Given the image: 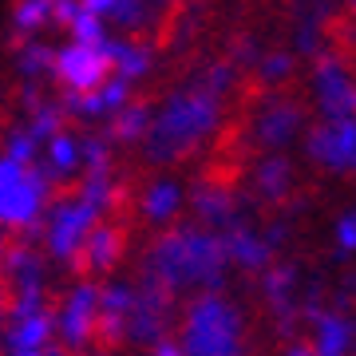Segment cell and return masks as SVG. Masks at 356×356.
<instances>
[{
  "label": "cell",
  "instance_id": "1",
  "mask_svg": "<svg viewBox=\"0 0 356 356\" xmlns=\"http://www.w3.org/2000/svg\"><path fill=\"white\" fill-rule=\"evenodd\" d=\"M147 277H154L166 293H182L191 289L198 293H222L229 277V261L226 250H222V238L214 229L202 226H175L163 229L154 245L147 250V266H143Z\"/></svg>",
  "mask_w": 356,
  "mask_h": 356
},
{
  "label": "cell",
  "instance_id": "2",
  "mask_svg": "<svg viewBox=\"0 0 356 356\" xmlns=\"http://www.w3.org/2000/svg\"><path fill=\"white\" fill-rule=\"evenodd\" d=\"M222 127V99L194 79L186 88L170 91L159 107H151V131L143 139L147 159L159 166H170L186 159L194 147H202Z\"/></svg>",
  "mask_w": 356,
  "mask_h": 356
},
{
  "label": "cell",
  "instance_id": "3",
  "mask_svg": "<svg viewBox=\"0 0 356 356\" xmlns=\"http://www.w3.org/2000/svg\"><path fill=\"white\" fill-rule=\"evenodd\" d=\"M178 348L186 356H245V317L226 293H198L182 309Z\"/></svg>",
  "mask_w": 356,
  "mask_h": 356
},
{
  "label": "cell",
  "instance_id": "4",
  "mask_svg": "<svg viewBox=\"0 0 356 356\" xmlns=\"http://www.w3.org/2000/svg\"><path fill=\"white\" fill-rule=\"evenodd\" d=\"M51 198V178L36 166H20L0 154V234H24L32 245Z\"/></svg>",
  "mask_w": 356,
  "mask_h": 356
},
{
  "label": "cell",
  "instance_id": "5",
  "mask_svg": "<svg viewBox=\"0 0 356 356\" xmlns=\"http://www.w3.org/2000/svg\"><path fill=\"white\" fill-rule=\"evenodd\" d=\"M103 222V214L95 206H88L79 194H64L44 210V222H40V238H44V250H48L51 261H64L72 266L79 254V245L88 242V234Z\"/></svg>",
  "mask_w": 356,
  "mask_h": 356
},
{
  "label": "cell",
  "instance_id": "6",
  "mask_svg": "<svg viewBox=\"0 0 356 356\" xmlns=\"http://www.w3.org/2000/svg\"><path fill=\"white\" fill-rule=\"evenodd\" d=\"M56 321V341L79 353L95 341V325H99V285L95 281H76L64 293V301L51 309Z\"/></svg>",
  "mask_w": 356,
  "mask_h": 356
},
{
  "label": "cell",
  "instance_id": "7",
  "mask_svg": "<svg viewBox=\"0 0 356 356\" xmlns=\"http://www.w3.org/2000/svg\"><path fill=\"white\" fill-rule=\"evenodd\" d=\"M305 159L329 175L356 178V119H321L305 131Z\"/></svg>",
  "mask_w": 356,
  "mask_h": 356
},
{
  "label": "cell",
  "instance_id": "8",
  "mask_svg": "<svg viewBox=\"0 0 356 356\" xmlns=\"http://www.w3.org/2000/svg\"><path fill=\"white\" fill-rule=\"evenodd\" d=\"M170 313H175V293H166L154 277L139 273V281H135V309L127 317V341L143 344V348L166 341Z\"/></svg>",
  "mask_w": 356,
  "mask_h": 356
},
{
  "label": "cell",
  "instance_id": "9",
  "mask_svg": "<svg viewBox=\"0 0 356 356\" xmlns=\"http://www.w3.org/2000/svg\"><path fill=\"white\" fill-rule=\"evenodd\" d=\"M51 76L56 83L67 91V95H88L111 76V56H107V40L103 44H64L56 48V60H51Z\"/></svg>",
  "mask_w": 356,
  "mask_h": 356
},
{
  "label": "cell",
  "instance_id": "10",
  "mask_svg": "<svg viewBox=\"0 0 356 356\" xmlns=\"http://www.w3.org/2000/svg\"><path fill=\"white\" fill-rule=\"evenodd\" d=\"M313 99L321 119H356V79L337 51L313 60Z\"/></svg>",
  "mask_w": 356,
  "mask_h": 356
},
{
  "label": "cell",
  "instance_id": "11",
  "mask_svg": "<svg viewBox=\"0 0 356 356\" xmlns=\"http://www.w3.org/2000/svg\"><path fill=\"white\" fill-rule=\"evenodd\" d=\"M305 135V107L289 95H266L254 111V143L266 154H285L293 139Z\"/></svg>",
  "mask_w": 356,
  "mask_h": 356
},
{
  "label": "cell",
  "instance_id": "12",
  "mask_svg": "<svg viewBox=\"0 0 356 356\" xmlns=\"http://www.w3.org/2000/svg\"><path fill=\"white\" fill-rule=\"evenodd\" d=\"M218 238H222L226 261L238 266L242 273H266V269L273 266V250L266 245L261 229H257L250 218H238V222H234L229 229H222Z\"/></svg>",
  "mask_w": 356,
  "mask_h": 356
},
{
  "label": "cell",
  "instance_id": "13",
  "mask_svg": "<svg viewBox=\"0 0 356 356\" xmlns=\"http://www.w3.org/2000/svg\"><path fill=\"white\" fill-rule=\"evenodd\" d=\"M191 210H194V226L202 229H214V234H222V229H229L242 214V206H238V194L229 191V186H222V182H198L191 191Z\"/></svg>",
  "mask_w": 356,
  "mask_h": 356
},
{
  "label": "cell",
  "instance_id": "14",
  "mask_svg": "<svg viewBox=\"0 0 356 356\" xmlns=\"http://www.w3.org/2000/svg\"><path fill=\"white\" fill-rule=\"evenodd\" d=\"M297 281H301V273H297L293 261H273L261 273V293H266V305L281 332H293L297 329V317H301L297 313Z\"/></svg>",
  "mask_w": 356,
  "mask_h": 356
},
{
  "label": "cell",
  "instance_id": "15",
  "mask_svg": "<svg viewBox=\"0 0 356 356\" xmlns=\"http://www.w3.org/2000/svg\"><path fill=\"white\" fill-rule=\"evenodd\" d=\"M123 254H127V234L119 226H111V222H99V226L88 234V242L79 245L72 269L99 277V273H111V269L123 261Z\"/></svg>",
  "mask_w": 356,
  "mask_h": 356
},
{
  "label": "cell",
  "instance_id": "16",
  "mask_svg": "<svg viewBox=\"0 0 356 356\" xmlns=\"http://www.w3.org/2000/svg\"><path fill=\"white\" fill-rule=\"evenodd\" d=\"M131 309H135V285L131 281H107V285H99V325H95V337L107 344V353H111L115 344L127 341Z\"/></svg>",
  "mask_w": 356,
  "mask_h": 356
},
{
  "label": "cell",
  "instance_id": "17",
  "mask_svg": "<svg viewBox=\"0 0 356 356\" xmlns=\"http://www.w3.org/2000/svg\"><path fill=\"white\" fill-rule=\"evenodd\" d=\"M309 348L317 356H353L356 348V325L353 317H344L337 309L321 305L317 313H309Z\"/></svg>",
  "mask_w": 356,
  "mask_h": 356
},
{
  "label": "cell",
  "instance_id": "18",
  "mask_svg": "<svg viewBox=\"0 0 356 356\" xmlns=\"http://www.w3.org/2000/svg\"><path fill=\"white\" fill-rule=\"evenodd\" d=\"M182 206H186V186L170 175L147 182L143 194H139V214H143V222H151L154 229L175 226V218L182 214Z\"/></svg>",
  "mask_w": 356,
  "mask_h": 356
},
{
  "label": "cell",
  "instance_id": "19",
  "mask_svg": "<svg viewBox=\"0 0 356 356\" xmlns=\"http://www.w3.org/2000/svg\"><path fill=\"white\" fill-rule=\"evenodd\" d=\"M4 348L8 353H48V344L56 341V321H51V309H40V313H28V317L4 321Z\"/></svg>",
  "mask_w": 356,
  "mask_h": 356
},
{
  "label": "cell",
  "instance_id": "20",
  "mask_svg": "<svg viewBox=\"0 0 356 356\" xmlns=\"http://www.w3.org/2000/svg\"><path fill=\"white\" fill-rule=\"evenodd\" d=\"M0 269H4V277L13 281V293L16 289H48V261L36 254V245H28V242L8 245Z\"/></svg>",
  "mask_w": 356,
  "mask_h": 356
},
{
  "label": "cell",
  "instance_id": "21",
  "mask_svg": "<svg viewBox=\"0 0 356 356\" xmlns=\"http://www.w3.org/2000/svg\"><path fill=\"white\" fill-rule=\"evenodd\" d=\"M254 191L261 202L269 206H281L289 202V191H293V163L289 154H261L254 163Z\"/></svg>",
  "mask_w": 356,
  "mask_h": 356
},
{
  "label": "cell",
  "instance_id": "22",
  "mask_svg": "<svg viewBox=\"0 0 356 356\" xmlns=\"http://www.w3.org/2000/svg\"><path fill=\"white\" fill-rule=\"evenodd\" d=\"M107 56H111V76L139 83L151 76L154 67V48L147 40H111L107 36Z\"/></svg>",
  "mask_w": 356,
  "mask_h": 356
},
{
  "label": "cell",
  "instance_id": "23",
  "mask_svg": "<svg viewBox=\"0 0 356 356\" xmlns=\"http://www.w3.org/2000/svg\"><path fill=\"white\" fill-rule=\"evenodd\" d=\"M40 170L51 178V186L76 175L79 170V135H72L67 127L60 131V135H51V139L44 143V166H40Z\"/></svg>",
  "mask_w": 356,
  "mask_h": 356
},
{
  "label": "cell",
  "instance_id": "24",
  "mask_svg": "<svg viewBox=\"0 0 356 356\" xmlns=\"http://www.w3.org/2000/svg\"><path fill=\"white\" fill-rule=\"evenodd\" d=\"M147 131H151V107L139 99H131L123 111H115L107 119V143H123V147H135V143L147 139Z\"/></svg>",
  "mask_w": 356,
  "mask_h": 356
},
{
  "label": "cell",
  "instance_id": "25",
  "mask_svg": "<svg viewBox=\"0 0 356 356\" xmlns=\"http://www.w3.org/2000/svg\"><path fill=\"white\" fill-rule=\"evenodd\" d=\"M51 60H56V48L44 44V40H20V48H16V72L32 88L44 76H51Z\"/></svg>",
  "mask_w": 356,
  "mask_h": 356
},
{
  "label": "cell",
  "instance_id": "26",
  "mask_svg": "<svg viewBox=\"0 0 356 356\" xmlns=\"http://www.w3.org/2000/svg\"><path fill=\"white\" fill-rule=\"evenodd\" d=\"M8 24L20 40H36L51 24V0H16L13 13H8Z\"/></svg>",
  "mask_w": 356,
  "mask_h": 356
},
{
  "label": "cell",
  "instance_id": "27",
  "mask_svg": "<svg viewBox=\"0 0 356 356\" xmlns=\"http://www.w3.org/2000/svg\"><path fill=\"white\" fill-rule=\"evenodd\" d=\"M79 198L88 206H95L99 214H107V210H115L119 206V182H115L111 170H99V175H83L79 178Z\"/></svg>",
  "mask_w": 356,
  "mask_h": 356
},
{
  "label": "cell",
  "instance_id": "28",
  "mask_svg": "<svg viewBox=\"0 0 356 356\" xmlns=\"http://www.w3.org/2000/svg\"><path fill=\"white\" fill-rule=\"evenodd\" d=\"M64 107H60V103H48V99H40V103H32V107H28V135H32V139L40 143V147H44V143L51 139V135H60V131H64Z\"/></svg>",
  "mask_w": 356,
  "mask_h": 356
},
{
  "label": "cell",
  "instance_id": "29",
  "mask_svg": "<svg viewBox=\"0 0 356 356\" xmlns=\"http://www.w3.org/2000/svg\"><path fill=\"white\" fill-rule=\"evenodd\" d=\"M0 154H4V159H13V163H20V166H36L40 143L28 135L24 123H16V127H8L4 135H0Z\"/></svg>",
  "mask_w": 356,
  "mask_h": 356
},
{
  "label": "cell",
  "instance_id": "30",
  "mask_svg": "<svg viewBox=\"0 0 356 356\" xmlns=\"http://www.w3.org/2000/svg\"><path fill=\"white\" fill-rule=\"evenodd\" d=\"M67 36H72V44H103L107 40V20H99V16H91L83 4H76V13L67 16Z\"/></svg>",
  "mask_w": 356,
  "mask_h": 356
},
{
  "label": "cell",
  "instance_id": "31",
  "mask_svg": "<svg viewBox=\"0 0 356 356\" xmlns=\"http://www.w3.org/2000/svg\"><path fill=\"white\" fill-rule=\"evenodd\" d=\"M293 67H297V56H293V51H266L254 64V76H257V83H266V88H281V83L293 76Z\"/></svg>",
  "mask_w": 356,
  "mask_h": 356
},
{
  "label": "cell",
  "instance_id": "32",
  "mask_svg": "<svg viewBox=\"0 0 356 356\" xmlns=\"http://www.w3.org/2000/svg\"><path fill=\"white\" fill-rule=\"evenodd\" d=\"M79 170H83V175L111 170V143L103 139V135H88V139H79Z\"/></svg>",
  "mask_w": 356,
  "mask_h": 356
},
{
  "label": "cell",
  "instance_id": "33",
  "mask_svg": "<svg viewBox=\"0 0 356 356\" xmlns=\"http://www.w3.org/2000/svg\"><path fill=\"white\" fill-rule=\"evenodd\" d=\"M95 95H99V103H103V111H107V119H111L115 111H123L131 103V83L127 79H119V76H107L95 88Z\"/></svg>",
  "mask_w": 356,
  "mask_h": 356
},
{
  "label": "cell",
  "instance_id": "34",
  "mask_svg": "<svg viewBox=\"0 0 356 356\" xmlns=\"http://www.w3.org/2000/svg\"><path fill=\"white\" fill-rule=\"evenodd\" d=\"M198 83H202L210 95H218V99H222V95L238 83V67L229 64V60H218V64H210L202 76H198Z\"/></svg>",
  "mask_w": 356,
  "mask_h": 356
},
{
  "label": "cell",
  "instance_id": "35",
  "mask_svg": "<svg viewBox=\"0 0 356 356\" xmlns=\"http://www.w3.org/2000/svg\"><path fill=\"white\" fill-rule=\"evenodd\" d=\"M332 238H337V254H341V257H353L356 254V206H353V210H344V214L337 218Z\"/></svg>",
  "mask_w": 356,
  "mask_h": 356
},
{
  "label": "cell",
  "instance_id": "36",
  "mask_svg": "<svg viewBox=\"0 0 356 356\" xmlns=\"http://www.w3.org/2000/svg\"><path fill=\"white\" fill-rule=\"evenodd\" d=\"M257 60H261V51H257L254 40H238V44H234V56H229L234 67H250V64H257Z\"/></svg>",
  "mask_w": 356,
  "mask_h": 356
},
{
  "label": "cell",
  "instance_id": "37",
  "mask_svg": "<svg viewBox=\"0 0 356 356\" xmlns=\"http://www.w3.org/2000/svg\"><path fill=\"white\" fill-rule=\"evenodd\" d=\"M261 238H266V245L273 250V254H277L281 245H285V238H289V226H285V222H273V226L261 229Z\"/></svg>",
  "mask_w": 356,
  "mask_h": 356
},
{
  "label": "cell",
  "instance_id": "38",
  "mask_svg": "<svg viewBox=\"0 0 356 356\" xmlns=\"http://www.w3.org/2000/svg\"><path fill=\"white\" fill-rule=\"evenodd\" d=\"M297 51H317V24H301V32H297Z\"/></svg>",
  "mask_w": 356,
  "mask_h": 356
},
{
  "label": "cell",
  "instance_id": "39",
  "mask_svg": "<svg viewBox=\"0 0 356 356\" xmlns=\"http://www.w3.org/2000/svg\"><path fill=\"white\" fill-rule=\"evenodd\" d=\"M79 4H83V8H88L91 16H99V20H107V16H111V8L119 4V0H79Z\"/></svg>",
  "mask_w": 356,
  "mask_h": 356
},
{
  "label": "cell",
  "instance_id": "40",
  "mask_svg": "<svg viewBox=\"0 0 356 356\" xmlns=\"http://www.w3.org/2000/svg\"><path fill=\"white\" fill-rule=\"evenodd\" d=\"M151 356H186V353L178 348V341H170V337H166V341L151 344Z\"/></svg>",
  "mask_w": 356,
  "mask_h": 356
},
{
  "label": "cell",
  "instance_id": "41",
  "mask_svg": "<svg viewBox=\"0 0 356 356\" xmlns=\"http://www.w3.org/2000/svg\"><path fill=\"white\" fill-rule=\"evenodd\" d=\"M281 356H317V353H313L305 341H289V348H285Z\"/></svg>",
  "mask_w": 356,
  "mask_h": 356
},
{
  "label": "cell",
  "instance_id": "42",
  "mask_svg": "<svg viewBox=\"0 0 356 356\" xmlns=\"http://www.w3.org/2000/svg\"><path fill=\"white\" fill-rule=\"evenodd\" d=\"M0 325H4V293H0Z\"/></svg>",
  "mask_w": 356,
  "mask_h": 356
},
{
  "label": "cell",
  "instance_id": "43",
  "mask_svg": "<svg viewBox=\"0 0 356 356\" xmlns=\"http://www.w3.org/2000/svg\"><path fill=\"white\" fill-rule=\"evenodd\" d=\"M4 250H8V242H4V238H0V261H4Z\"/></svg>",
  "mask_w": 356,
  "mask_h": 356
},
{
  "label": "cell",
  "instance_id": "44",
  "mask_svg": "<svg viewBox=\"0 0 356 356\" xmlns=\"http://www.w3.org/2000/svg\"><path fill=\"white\" fill-rule=\"evenodd\" d=\"M348 13H353V16H356V0H348Z\"/></svg>",
  "mask_w": 356,
  "mask_h": 356
},
{
  "label": "cell",
  "instance_id": "45",
  "mask_svg": "<svg viewBox=\"0 0 356 356\" xmlns=\"http://www.w3.org/2000/svg\"><path fill=\"white\" fill-rule=\"evenodd\" d=\"M91 356H115V353H107V348H103V353H91Z\"/></svg>",
  "mask_w": 356,
  "mask_h": 356
},
{
  "label": "cell",
  "instance_id": "46",
  "mask_svg": "<svg viewBox=\"0 0 356 356\" xmlns=\"http://www.w3.org/2000/svg\"><path fill=\"white\" fill-rule=\"evenodd\" d=\"M44 356H64V353H51V348H48V353H44Z\"/></svg>",
  "mask_w": 356,
  "mask_h": 356
}]
</instances>
